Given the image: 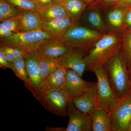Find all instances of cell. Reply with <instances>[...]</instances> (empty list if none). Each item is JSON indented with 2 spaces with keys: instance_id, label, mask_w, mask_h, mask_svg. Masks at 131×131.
I'll return each instance as SVG.
<instances>
[{
  "instance_id": "6da1fadb",
  "label": "cell",
  "mask_w": 131,
  "mask_h": 131,
  "mask_svg": "<svg viewBox=\"0 0 131 131\" xmlns=\"http://www.w3.org/2000/svg\"><path fill=\"white\" fill-rule=\"evenodd\" d=\"M122 38L119 34L109 32L97 41L85 56L86 71L102 67L121 50Z\"/></svg>"
},
{
  "instance_id": "7a4b0ae2",
  "label": "cell",
  "mask_w": 131,
  "mask_h": 131,
  "mask_svg": "<svg viewBox=\"0 0 131 131\" xmlns=\"http://www.w3.org/2000/svg\"><path fill=\"white\" fill-rule=\"evenodd\" d=\"M109 83L119 98L131 89V80L126 61L121 52L103 66Z\"/></svg>"
},
{
  "instance_id": "3957f363",
  "label": "cell",
  "mask_w": 131,
  "mask_h": 131,
  "mask_svg": "<svg viewBox=\"0 0 131 131\" xmlns=\"http://www.w3.org/2000/svg\"><path fill=\"white\" fill-rule=\"evenodd\" d=\"M104 35L78 22L59 39L66 45L82 49L88 54Z\"/></svg>"
},
{
  "instance_id": "277c9868",
  "label": "cell",
  "mask_w": 131,
  "mask_h": 131,
  "mask_svg": "<svg viewBox=\"0 0 131 131\" xmlns=\"http://www.w3.org/2000/svg\"><path fill=\"white\" fill-rule=\"evenodd\" d=\"M53 38L42 30H37L14 33L8 37L1 38V44L30 54L37 52L42 45Z\"/></svg>"
},
{
  "instance_id": "5b68a950",
  "label": "cell",
  "mask_w": 131,
  "mask_h": 131,
  "mask_svg": "<svg viewBox=\"0 0 131 131\" xmlns=\"http://www.w3.org/2000/svg\"><path fill=\"white\" fill-rule=\"evenodd\" d=\"M72 99L73 97L65 89H56L45 86L38 101L52 114L66 117L68 105Z\"/></svg>"
},
{
  "instance_id": "8992f818",
  "label": "cell",
  "mask_w": 131,
  "mask_h": 131,
  "mask_svg": "<svg viewBox=\"0 0 131 131\" xmlns=\"http://www.w3.org/2000/svg\"><path fill=\"white\" fill-rule=\"evenodd\" d=\"M93 72L96 78V96L97 107L111 112L118 103V98L113 91L103 66Z\"/></svg>"
},
{
  "instance_id": "52a82bcc",
  "label": "cell",
  "mask_w": 131,
  "mask_h": 131,
  "mask_svg": "<svg viewBox=\"0 0 131 131\" xmlns=\"http://www.w3.org/2000/svg\"><path fill=\"white\" fill-rule=\"evenodd\" d=\"M112 131H127L131 119V89L109 113Z\"/></svg>"
},
{
  "instance_id": "ba28073f",
  "label": "cell",
  "mask_w": 131,
  "mask_h": 131,
  "mask_svg": "<svg viewBox=\"0 0 131 131\" xmlns=\"http://www.w3.org/2000/svg\"><path fill=\"white\" fill-rule=\"evenodd\" d=\"M87 53L82 49L70 47L67 53L58 58L60 64L66 69H71L81 77L86 71L87 64L85 56Z\"/></svg>"
},
{
  "instance_id": "9c48e42d",
  "label": "cell",
  "mask_w": 131,
  "mask_h": 131,
  "mask_svg": "<svg viewBox=\"0 0 131 131\" xmlns=\"http://www.w3.org/2000/svg\"><path fill=\"white\" fill-rule=\"evenodd\" d=\"M69 121L66 131H93L92 116L78 110L71 102L68 105Z\"/></svg>"
},
{
  "instance_id": "30bf717a",
  "label": "cell",
  "mask_w": 131,
  "mask_h": 131,
  "mask_svg": "<svg viewBox=\"0 0 131 131\" xmlns=\"http://www.w3.org/2000/svg\"><path fill=\"white\" fill-rule=\"evenodd\" d=\"M24 59L30 82L31 86L28 90L38 100L44 87L39 68L38 54L37 52L30 54Z\"/></svg>"
},
{
  "instance_id": "8fae6325",
  "label": "cell",
  "mask_w": 131,
  "mask_h": 131,
  "mask_svg": "<svg viewBox=\"0 0 131 131\" xmlns=\"http://www.w3.org/2000/svg\"><path fill=\"white\" fill-rule=\"evenodd\" d=\"M96 83L84 81L74 70L66 69L64 87L73 98L85 93L93 88Z\"/></svg>"
},
{
  "instance_id": "7c38bea8",
  "label": "cell",
  "mask_w": 131,
  "mask_h": 131,
  "mask_svg": "<svg viewBox=\"0 0 131 131\" xmlns=\"http://www.w3.org/2000/svg\"><path fill=\"white\" fill-rule=\"evenodd\" d=\"M126 7L124 5L117 4L106 9L102 13L109 32L121 34L125 29L124 18Z\"/></svg>"
},
{
  "instance_id": "4fadbf2b",
  "label": "cell",
  "mask_w": 131,
  "mask_h": 131,
  "mask_svg": "<svg viewBox=\"0 0 131 131\" xmlns=\"http://www.w3.org/2000/svg\"><path fill=\"white\" fill-rule=\"evenodd\" d=\"M78 23L70 17L42 21L41 29L54 38H59Z\"/></svg>"
},
{
  "instance_id": "5bb4252c",
  "label": "cell",
  "mask_w": 131,
  "mask_h": 131,
  "mask_svg": "<svg viewBox=\"0 0 131 131\" xmlns=\"http://www.w3.org/2000/svg\"><path fill=\"white\" fill-rule=\"evenodd\" d=\"M18 22L19 32L42 30V20L39 12L23 10L16 16Z\"/></svg>"
},
{
  "instance_id": "9a60e30c",
  "label": "cell",
  "mask_w": 131,
  "mask_h": 131,
  "mask_svg": "<svg viewBox=\"0 0 131 131\" xmlns=\"http://www.w3.org/2000/svg\"><path fill=\"white\" fill-rule=\"evenodd\" d=\"M70 48L58 38H53L42 45L37 53L40 56L58 58L67 53Z\"/></svg>"
},
{
  "instance_id": "2e32d148",
  "label": "cell",
  "mask_w": 131,
  "mask_h": 131,
  "mask_svg": "<svg viewBox=\"0 0 131 131\" xmlns=\"http://www.w3.org/2000/svg\"><path fill=\"white\" fill-rule=\"evenodd\" d=\"M96 85L81 96L74 97L72 102L76 108L82 112L91 114L97 107Z\"/></svg>"
},
{
  "instance_id": "e0dca14e",
  "label": "cell",
  "mask_w": 131,
  "mask_h": 131,
  "mask_svg": "<svg viewBox=\"0 0 131 131\" xmlns=\"http://www.w3.org/2000/svg\"><path fill=\"white\" fill-rule=\"evenodd\" d=\"M86 25L87 26L103 34L109 32L103 15L100 12L89 7L86 10L80 21Z\"/></svg>"
},
{
  "instance_id": "ac0fdd59",
  "label": "cell",
  "mask_w": 131,
  "mask_h": 131,
  "mask_svg": "<svg viewBox=\"0 0 131 131\" xmlns=\"http://www.w3.org/2000/svg\"><path fill=\"white\" fill-rule=\"evenodd\" d=\"M39 13L43 21H49L70 17L61 3L57 1L50 6L43 8Z\"/></svg>"
},
{
  "instance_id": "d6986e66",
  "label": "cell",
  "mask_w": 131,
  "mask_h": 131,
  "mask_svg": "<svg viewBox=\"0 0 131 131\" xmlns=\"http://www.w3.org/2000/svg\"><path fill=\"white\" fill-rule=\"evenodd\" d=\"M91 115L93 131H112L111 119L107 111L97 108Z\"/></svg>"
},
{
  "instance_id": "ffe728a7",
  "label": "cell",
  "mask_w": 131,
  "mask_h": 131,
  "mask_svg": "<svg viewBox=\"0 0 131 131\" xmlns=\"http://www.w3.org/2000/svg\"><path fill=\"white\" fill-rule=\"evenodd\" d=\"M61 3L70 17L78 22L89 7L81 0H63Z\"/></svg>"
},
{
  "instance_id": "44dd1931",
  "label": "cell",
  "mask_w": 131,
  "mask_h": 131,
  "mask_svg": "<svg viewBox=\"0 0 131 131\" xmlns=\"http://www.w3.org/2000/svg\"><path fill=\"white\" fill-rule=\"evenodd\" d=\"M61 65L58 58L42 57L39 55V68L44 86L48 77Z\"/></svg>"
},
{
  "instance_id": "7402d4cb",
  "label": "cell",
  "mask_w": 131,
  "mask_h": 131,
  "mask_svg": "<svg viewBox=\"0 0 131 131\" xmlns=\"http://www.w3.org/2000/svg\"><path fill=\"white\" fill-rule=\"evenodd\" d=\"M66 73V69L60 66L48 77L45 81L44 86L58 90L65 89Z\"/></svg>"
},
{
  "instance_id": "603a6c76",
  "label": "cell",
  "mask_w": 131,
  "mask_h": 131,
  "mask_svg": "<svg viewBox=\"0 0 131 131\" xmlns=\"http://www.w3.org/2000/svg\"><path fill=\"white\" fill-rule=\"evenodd\" d=\"M120 34L122 38L120 51L125 59L129 69L131 66V28H125Z\"/></svg>"
},
{
  "instance_id": "cb8c5ba5",
  "label": "cell",
  "mask_w": 131,
  "mask_h": 131,
  "mask_svg": "<svg viewBox=\"0 0 131 131\" xmlns=\"http://www.w3.org/2000/svg\"><path fill=\"white\" fill-rule=\"evenodd\" d=\"M12 70L18 78L22 80L25 86L28 89L31 86L26 67L25 62L24 58H18L12 64Z\"/></svg>"
},
{
  "instance_id": "d4e9b609",
  "label": "cell",
  "mask_w": 131,
  "mask_h": 131,
  "mask_svg": "<svg viewBox=\"0 0 131 131\" xmlns=\"http://www.w3.org/2000/svg\"><path fill=\"white\" fill-rule=\"evenodd\" d=\"M21 10L8 3L5 0H0V21L17 16Z\"/></svg>"
},
{
  "instance_id": "484cf974",
  "label": "cell",
  "mask_w": 131,
  "mask_h": 131,
  "mask_svg": "<svg viewBox=\"0 0 131 131\" xmlns=\"http://www.w3.org/2000/svg\"><path fill=\"white\" fill-rule=\"evenodd\" d=\"M6 1L21 11L31 10L40 12L43 7L28 0H5Z\"/></svg>"
},
{
  "instance_id": "4316f807",
  "label": "cell",
  "mask_w": 131,
  "mask_h": 131,
  "mask_svg": "<svg viewBox=\"0 0 131 131\" xmlns=\"http://www.w3.org/2000/svg\"><path fill=\"white\" fill-rule=\"evenodd\" d=\"M119 0H96L89 7L102 13L106 9L118 4Z\"/></svg>"
},
{
  "instance_id": "83f0119b",
  "label": "cell",
  "mask_w": 131,
  "mask_h": 131,
  "mask_svg": "<svg viewBox=\"0 0 131 131\" xmlns=\"http://www.w3.org/2000/svg\"><path fill=\"white\" fill-rule=\"evenodd\" d=\"M1 23L14 33L19 32L18 22L16 16L5 20Z\"/></svg>"
},
{
  "instance_id": "f1b7e54d",
  "label": "cell",
  "mask_w": 131,
  "mask_h": 131,
  "mask_svg": "<svg viewBox=\"0 0 131 131\" xmlns=\"http://www.w3.org/2000/svg\"><path fill=\"white\" fill-rule=\"evenodd\" d=\"M0 50L2 51L12 64H13L17 59L11 51L9 46H8L1 44Z\"/></svg>"
},
{
  "instance_id": "f546056e",
  "label": "cell",
  "mask_w": 131,
  "mask_h": 131,
  "mask_svg": "<svg viewBox=\"0 0 131 131\" xmlns=\"http://www.w3.org/2000/svg\"><path fill=\"white\" fill-rule=\"evenodd\" d=\"M0 67L4 70L7 69L12 70V64L1 50H0Z\"/></svg>"
},
{
  "instance_id": "4dcf8cb0",
  "label": "cell",
  "mask_w": 131,
  "mask_h": 131,
  "mask_svg": "<svg viewBox=\"0 0 131 131\" xmlns=\"http://www.w3.org/2000/svg\"><path fill=\"white\" fill-rule=\"evenodd\" d=\"M124 23L125 29L131 28V7H126L125 9Z\"/></svg>"
},
{
  "instance_id": "1f68e13d",
  "label": "cell",
  "mask_w": 131,
  "mask_h": 131,
  "mask_svg": "<svg viewBox=\"0 0 131 131\" xmlns=\"http://www.w3.org/2000/svg\"><path fill=\"white\" fill-rule=\"evenodd\" d=\"M14 33L4 26L1 23L0 24V38H3L9 37Z\"/></svg>"
},
{
  "instance_id": "d6a6232c",
  "label": "cell",
  "mask_w": 131,
  "mask_h": 131,
  "mask_svg": "<svg viewBox=\"0 0 131 131\" xmlns=\"http://www.w3.org/2000/svg\"><path fill=\"white\" fill-rule=\"evenodd\" d=\"M39 2L41 3L43 7H46L48 6H50L55 2L56 0H38Z\"/></svg>"
},
{
  "instance_id": "836d02e7",
  "label": "cell",
  "mask_w": 131,
  "mask_h": 131,
  "mask_svg": "<svg viewBox=\"0 0 131 131\" xmlns=\"http://www.w3.org/2000/svg\"><path fill=\"white\" fill-rule=\"evenodd\" d=\"M66 128L62 127H46L45 128V131H66Z\"/></svg>"
},
{
  "instance_id": "e575fe53",
  "label": "cell",
  "mask_w": 131,
  "mask_h": 131,
  "mask_svg": "<svg viewBox=\"0 0 131 131\" xmlns=\"http://www.w3.org/2000/svg\"><path fill=\"white\" fill-rule=\"evenodd\" d=\"M118 4L124 5L126 7H131V0H119Z\"/></svg>"
},
{
  "instance_id": "d590c367",
  "label": "cell",
  "mask_w": 131,
  "mask_h": 131,
  "mask_svg": "<svg viewBox=\"0 0 131 131\" xmlns=\"http://www.w3.org/2000/svg\"><path fill=\"white\" fill-rule=\"evenodd\" d=\"M81 1L86 3L89 6L90 5L94 2L96 0H81Z\"/></svg>"
},
{
  "instance_id": "8d00e7d4",
  "label": "cell",
  "mask_w": 131,
  "mask_h": 131,
  "mask_svg": "<svg viewBox=\"0 0 131 131\" xmlns=\"http://www.w3.org/2000/svg\"><path fill=\"white\" fill-rule=\"evenodd\" d=\"M28 1H31L32 2L35 3L37 4L38 5H39L40 6L43 7L42 6V5H41V3L39 2V1L38 0H28Z\"/></svg>"
},
{
  "instance_id": "74e56055",
  "label": "cell",
  "mask_w": 131,
  "mask_h": 131,
  "mask_svg": "<svg viewBox=\"0 0 131 131\" xmlns=\"http://www.w3.org/2000/svg\"><path fill=\"white\" fill-rule=\"evenodd\" d=\"M127 131H131V119L130 123H129L128 128H127Z\"/></svg>"
},
{
  "instance_id": "f35d334b",
  "label": "cell",
  "mask_w": 131,
  "mask_h": 131,
  "mask_svg": "<svg viewBox=\"0 0 131 131\" xmlns=\"http://www.w3.org/2000/svg\"><path fill=\"white\" fill-rule=\"evenodd\" d=\"M128 70H129V77H130V79L131 80V66L130 68L128 69Z\"/></svg>"
},
{
  "instance_id": "ab89813d",
  "label": "cell",
  "mask_w": 131,
  "mask_h": 131,
  "mask_svg": "<svg viewBox=\"0 0 131 131\" xmlns=\"http://www.w3.org/2000/svg\"><path fill=\"white\" fill-rule=\"evenodd\" d=\"M56 1H57L59 2H62V1L63 0H56Z\"/></svg>"
}]
</instances>
